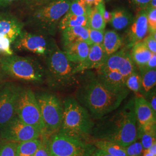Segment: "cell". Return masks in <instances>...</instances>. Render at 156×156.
I'll return each mask as SVG.
<instances>
[{
	"label": "cell",
	"mask_w": 156,
	"mask_h": 156,
	"mask_svg": "<svg viewBox=\"0 0 156 156\" xmlns=\"http://www.w3.org/2000/svg\"><path fill=\"white\" fill-rule=\"evenodd\" d=\"M129 90L113 89L97 75L87 78L78 90V98L94 119H101L120 106Z\"/></svg>",
	"instance_id": "cell-1"
},
{
	"label": "cell",
	"mask_w": 156,
	"mask_h": 156,
	"mask_svg": "<svg viewBox=\"0 0 156 156\" xmlns=\"http://www.w3.org/2000/svg\"><path fill=\"white\" fill-rule=\"evenodd\" d=\"M62 106L63 117L58 132L87 142L94 124L88 111L73 97L66 98Z\"/></svg>",
	"instance_id": "cell-2"
},
{
	"label": "cell",
	"mask_w": 156,
	"mask_h": 156,
	"mask_svg": "<svg viewBox=\"0 0 156 156\" xmlns=\"http://www.w3.org/2000/svg\"><path fill=\"white\" fill-rule=\"evenodd\" d=\"M45 58V79L51 88L66 89L78 83L77 75L73 73L76 64L68 59L56 44Z\"/></svg>",
	"instance_id": "cell-3"
},
{
	"label": "cell",
	"mask_w": 156,
	"mask_h": 156,
	"mask_svg": "<svg viewBox=\"0 0 156 156\" xmlns=\"http://www.w3.org/2000/svg\"><path fill=\"white\" fill-rule=\"evenodd\" d=\"M104 135L99 139L111 140L126 147L138 140L137 123L131 99L113 117Z\"/></svg>",
	"instance_id": "cell-4"
},
{
	"label": "cell",
	"mask_w": 156,
	"mask_h": 156,
	"mask_svg": "<svg viewBox=\"0 0 156 156\" xmlns=\"http://www.w3.org/2000/svg\"><path fill=\"white\" fill-rule=\"evenodd\" d=\"M0 69L9 77L32 83H41L45 79V68L30 57L4 56L0 58Z\"/></svg>",
	"instance_id": "cell-5"
},
{
	"label": "cell",
	"mask_w": 156,
	"mask_h": 156,
	"mask_svg": "<svg viewBox=\"0 0 156 156\" xmlns=\"http://www.w3.org/2000/svg\"><path fill=\"white\" fill-rule=\"evenodd\" d=\"M71 0H56L33 10L31 25L39 33L55 35L61 19L68 12Z\"/></svg>",
	"instance_id": "cell-6"
},
{
	"label": "cell",
	"mask_w": 156,
	"mask_h": 156,
	"mask_svg": "<svg viewBox=\"0 0 156 156\" xmlns=\"http://www.w3.org/2000/svg\"><path fill=\"white\" fill-rule=\"evenodd\" d=\"M39 105L44 132L42 135L50 137L58 132L63 117L62 103L55 94L42 93L36 96Z\"/></svg>",
	"instance_id": "cell-7"
},
{
	"label": "cell",
	"mask_w": 156,
	"mask_h": 156,
	"mask_svg": "<svg viewBox=\"0 0 156 156\" xmlns=\"http://www.w3.org/2000/svg\"><path fill=\"white\" fill-rule=\"evenodd\" d=\"M49 147L50 156H90L95 149L92 144L59 132L49 137Z\"/></svg>",
	"instance_id": "cell-8"
},
{
	"label": "cell",
	"mask_w": 156,
	"mask_h": 156,
	"mask_svg": "<svg viewBox=\"0 0 156 156\" xmlns=\"http://www.w3.org/2000/svg\"><path fill=\"white\" fill-rule=\"evenodd\" d=\"M16 115L24 123L37 128L42 135V123L36 95L29 88H20L17 100Z\"/></svg>",
	"instance_id": "cell-9"
},
{
	"label": "cell",
	"mask_w": 156,
	"mask_h": 156,
	"mask_svg": "<svg viewBox=\"0 0 156 156\" xmlns=\"http://www.w3.org/2000/svg\"><path fill=\"white\" fill-rule=\"evenodd\" d=\"M55 44L56 42L48 35L23 30L13 42L12 48L15 51H30L45 58Z\"/></svg>",
	"instance_id": "cell-10"
},
{
	"label": "cell",
	"mask_w": 156,
	"mask_h": 156,
	"mask_svg": "<svg viewBox=\"0 0 156 156\" xmlns=\"http://www.w3.org/2000/svg\"><path fill=\"white\" fill-rule=\"evenodd\" d=\"M24 24L9 13L0 15V55H13L12 45L22 32Z\"/></svg>",
	"instance_id": "cell-11"
},
{
	"label": "cell",
	"mask_w": 156,
	"mask_h": 156,
	"mask_svg": "<svg viewBox=\"0 0 156 156\" xmlns=\"http://www.w3.org/2000/svg\"><path fill=\"white\" fill-rule=\"evenodd\" d=\"M4 141L20 143L40 138L42 134L39 129L22 122L16 115L0 129Z\"/></svg>",
	"instance_id": "cell-12"
},
{
	"label": "cell",
	"mask_w": 156,
	"mask_h": 156,
	"mask_svg": "<svg viewBox=\"0 0 156 156\" xmlns=\"http://www.w3.org/2000/svg\"><path fill=\"white\" fill-rule=\"evenodd\" d=\"M20 87L6 83L0 88V129L15 117Z\"/></svg>",
	"instance_id": "cell-13"
},
{
	"label": "cell",
	"mask_w": 156,
	"mask_h": 156,
	"mask_svg": "<svg viewBox=\"0 0 156 156\" xmlns=\"http://www.w3.org/2000/svg\"><path fill=\"white\" fill-rule=\"evenodd\" d=\"M137 69L131 59L130 53L126 49L119 50L108 56L98 71H115L120 73L126 80L128 76Z\"/></svg>",
	"instance_id": "cell-14"
},
{
	"label": "cell",
	"mask_w": 156,
	"mask_h": 156,
	"mask_svg": "<svg viewBox=\"0 0 156 156\" xmlns=\"http://www.w3.org/2000/svg\"><path fill=\"white\" fill-rule=\"evenodd\" d=\"M134 102L138 136L144 131L156 127V115L154 113L148 101L142 95H136Z\"/></svg>",
	"instance_id": "cell-15"
},
{
	"label": "cell",
	"mask_w": 156,
	"mask_h": 156,
	"mask_svg": "<svg viewBox=\"0 0 156 156\" xmlns=\"http://www.w3.org/2000/svg\"><path fill=\"white\" fill-rule=\"evenodd\" d=\"M148 33L147 12L140 10L128 27L126 35L127 48H131L135 44L142 41Z\"/></svg>",
	"instance_id": "cell-16"
},
{
	"label": "cell",
	"mask_w": 156,
	"mask_h": 156,
	"mask_svg": "<svg viewBox=\"0 0 156 156\" xmlns=\"http://www.w3.org/2000/svg\"><path fill=\"white\" fill-rule=\"evenodd\" d=\"M108 56L102 45L93 44L90 46L87 58L83 62L75 66L73 73L77 75L90 69H97L104 64Z\"/></svg>",
	"instance_id": "cell-17"
},
{
	"label": "cell",
	"mask_w": 156,
	"mask_h": 156,
	"mask_svg": "<svg viewBox=\"0 0 156 156\" xmlns=\"http://www.w3.org/2000/svg\"><path fill=\"white\" fill-rule=\"evenodd\" d=\"M90 46L84 41H78L63 48V51L68 59L75 64H78L87 58Z\"/></svg>",
	"instance_id": "cell-18"
},
{
	"label": "cell",
	"mask_w": 156,
	"mask_h": 156,
	"mask_svg": "<svg viewBox=\"0 0 156 156\" xmlns=\"http://www.w3.org/2000/svg\"><path fill=\"white\" fill-rule=\"evenodd\" d=\"M62 43L63 48L78 41H84L91 45L87 27H73L62 30Z\"/></svg>",
	"instance_id": "cell-19"
},
{
	"label": "cell",
	"mask_w": 156,
	"mask_h": 156,
	"mask_svg": "<svg viewBox=\"0 0 156 156\" xmlns=\"http://www.w3.org/2000/svg\"><path fill=\"white\" fill-rule=\"evenodd\" d=\"M131 49L129 53L135 65L140 70L145 68L153 53L147 49L142 41L135 44Z\"/></svg>",
	"instance_id": "cell-20"
},
{
	"label": "cell",
	"mask_w": 156,
	"mask_h": 156,
	"mask_svg": "<svg viewBox=\"0 0 156 156\" xmlns=\"http://www.w3.org/2000/svg\"><path fill=\"white\" fill-rule=\"evenodd\" d=\"M111 14L109 23L113 28L118 31L128 28L134 20L132 13L124 8L116 9L111 12Z\"/></svg>",
	"instance_id": "cell-21"
},
{
	"label": "cell",
	"mask_w": 156,
	"mask_h": 156,
	"mask_svg": "<svg viewBox=\"0 0 156 156\" xmlns=\"http://www.w3.org/2000/svg\"><path fill=\"white\" fill-rule=\"evenodd\" d=\"M97 76L108 86L119 90L128 89L126 86V79L120 73L115 71L97 70Z\"/></svg>",
	"instance_id": "cell-22"
},
{
	"label": "cell",
	"mask_w": 156,
	"mask_h": 156,
	"mask_svg": "<svg viewBox=\"0 0 156 156\" xmlns=\"http://www.w3.org/2000/svg\"><path fill=\"white\" fill-rule=\"evenodd\" d=\"M123 44L122 37L114 30L105 31L102 46L108 56L116 52Z\"/></svg>",
	"instance_id": "cell-23"
},
{
	"label": "cell",
	"mask_w": 156,
	"mask_h": 156,
	"mask_svg": "<svg viewBox=\"0 0 156 156\" xmlns=\"http://www.w3.org/2000/svg\"><path fill=\"white\" fill-rule=\"evenodd\" d=\"M106 11L104 2L91 8L88 15L89 26L90 28L105 30L106 23L104 19V13Z\"/></svg>",
	"instance_id": "cell-24"
},
{
	"label": "cell",
	"mask_w": 156,
	"mask_h": 156,
	"mask_svg": "<svg viewBox=\"0 0 156 156\" xmlns=\"http://www.w3.org/2000/svg\"><path fill=\"white\" fill-rule=\"evenodd\" d=\"M140 71L141 75L140 95L146 98L151 91L156 88V69L144 68Z\"/></svg>",
	"instance_id": "cell-25"
},
{
	"label": "cell",
	"mask_w": 156,
	"mask_h": 156,
	"mask_svg": "<svg viewBox=\"0 0 156 156\" xmlns=\"http://www.w3.org/2000/svg\"><path fill=\"white\" fill-rule=\"evenodd\" d=\"M95 148L105 151L113 156H127L125 147L109 140L98 139L93 141Z\"/></svg>",
	"instance_id": "cell-26"
},
{
	"label": "cell",
	"mask_w": 156,
	"mask_h": 156,
	"mask_svg": "<svg viewBox=\"0 0 156 156\" xmlns=\"http://www.w3.org/2000/svg\"><path fill=\"white\" fill-rule=\"evenodd\" d=\"M88 27V17L86 16H77L67 12L62 17L58 24V30L62 31L65 28L73 27Z\"/></svg>",
	"instance_id": "cell-27"
},
{
	"label": "cell",
	"mask_w": 156,
	"mask_h": 156,
	"mask_svg": "<svg viewBox=\"0 0 156 156\" xmlns=\"http://www.w3.org/2000/svg\"><path fill=\"white\" fill-rule=\"evenodd\" d=\"M41 142V138L30 140L18 143L16 156H34Z\"/></svg>",
	"instance_id": "cell-28"
},
{
	"label": "cell",
	"mask_w": 156,
	"mask_h": 156,
	"mask_svg": "<svg viewBox=\"0 0 156 156\" xmlns=\"http://www.w3.org/2000/svg\"><path fill=\"white\" fill-rule=\"evenodd\" d=\"M91 8L84 0H73L68 12L77 16H88Z\"/></svg>",
	"instance_id": "cell-29"
},
{
	"label": "cell",
	"mask_w": 156,
	"mask_h": 156,
	"mask_svg": "<svg viewBox=\"0 0 156 156\" xmlns=\"http://www.w3.org/2000/svg\"><path fill=\"white\" fill-rule=\"evenodd\" d=\"M126 87L133 91L136 95H140L141 87V75L137 69L131 73L126 80Z\"/></svg>",
	"instance_id": "cell-30"
},
{
	"label": "cell",
	"mask_w": 156,
	"mask_h": 156,
	"mask_svg": "<svg viewBox=\"0 0 156 156\" xmlns=\"http://www.w3.org/2000/svg\"><path fill=\"white\" fill-rule=\"evenodd\" d=\"M156 127L149 130L144 131L138 136V139H140V144L143 149L149 148L151 146L156 142Z\"/></svg>",
	"instance_id": "cell-31"
},
{
	"label": "cell",
	"mask_w": 156,
	"mask_h": 156,
	"mask_svg": "<svg viewBox=\"0 0 156 156\" xmlns=\"http://www.w3.org/2000/svg\"><path fill=\"white\" fill-rule=\"evenodd\" d=\"M90 41L91 45H102L105 30H98L87 27Z\"/></svg>",
	"instance_id": "cell-32"
},
{
	"label": "cell",
	"mask_w": 156,
	"mask_h": 156,
	"mask_svg": "<svg viewBox=\"0 0 156 156\" xmlns=\"http://www.w3.org/2000/svg\"><path fill=\"white\" fill-rule=\"evenodd\" d=\"M18 143L5 141L0 146V156H16V148Z\"/></svg>",
	"instance_id": "cell-33"
},
{
	"label": "cell",
	"mask_w": 156,
	"mask_h": 156,
	"mask_svg": "<svg viewBox=\"0 0 156 156\" xmlns=\"http://www.w3.org/2000/svg\"><path fill=\"white\" fill-rule=\"evenodd\" d=\"M148 32L150 34H156V8L146 10Z\"/></svg>",
	"instance_id": "cell-34"
},
{
	"label": "cell",
	"mask_w": 156,
	"mask_h": 156,
	"mask_svg": "<svg viewBox=\"0 0 156 156\" xmlns=\"http://www.w3.org/2000/svg\"><path fill=\"white\" fill-rule=\"evenodd\" d=\"M125 149L127 156H142L144 151L140 142L137 140L125 147Z\"/></svg>",
	"instance_id": "cell-35"
},
{
	"label": "cell",
	"mask_w": 156,
	"mask_h": 156,
	"mask_svg": "<svg viewBox=\"0 0 156 156\" xmlns=\"http://www.w3.org/2000/svg\"><path fill=\"white\" fill-rule=\"evenodd\" d=\"M41 142L34 156H50L49 147V138L41 136Z\"/></svg>",
	"instance_id": "cell-36"
},
{
	"label": "cell",
	"mask_w": 156,
	"mask_h": 156,
	"mask_svg": "<svg viewBox=\"0 0 156 156\" xmlns=\"http://www.w3.org/2000/svg\"><path fill=\"white\" fill-rule=\"evenodd\" d=\"M156 34H149L142 40L147 49L152 53L156 54Z\"/></svg>",
	"instance_id": "cell-37"
},
{
	"label": "cell",
	"mask_w": 156,
	"mask_h": 156,
	"mask_svg": "<svg viewBox=\"0 0 156 156\" xmlns=\"http://www.w3.org/2000/svg\"><path fill=\"white\" fill-rule=\"evenodd\" d=\"M56 0H24L27 6L32 11L39 6L45 5L48 3Z\"/></svg>",
	"instance_id": "cell-38"
},
{
	"label": "cell",
	"mask_w": 156,
	"mask_h": 156,
	"mask_svg": "<svg viewBox=\"0 0 156 156\" xmlns=\"http://www.w3.org/2000/svg\"><path fill=\"white\" fill-rule=\"evenodd\" d=\"M145 99H146V100L148 101V102L149 103L154 113L156 115V88L151 91V93L148 95V96Z\"/></svg>",
	"instance_id": "cell-39"
},
{
	"label": "cell",
	"mask_w": 156,
	"mask_h": 156,
	"mask_svg": "<svg viewBox=\"0 0 156 156\" xmlns=\"http://www.w3.org/2000/svg\"><path fill=\"white\" fill-rule=\"evenodd\" d=\"M139 11L145 9L151 0H129Z\"/></svg>",
	"instance_id": "cell-40"
},
{
	"label": "cell",
	"mask_w": 156,
	"mask_h": 156,
	"mask_svg": "<svg viewBox=\"0 0 156 156\" xmlns=\"http://www.w3.org/2000/svg\"><path fill=\"white\" fill-rule=\"evenodd\" d=\"M145 68L146 69H156V54L153 53L151 58L147 62Z\"/></svg>",
	"instance_id": "cell-41"
},
{
	"label": "cell",
	"mask_w": 156,
	"mask_h": 156,
	"mask_svg": "<svg viewBox=\"0 0 156 156\" xmlns=\"http://www.w3.org/2000/svg\"><path fill=\"white\" fill-rule=\"evenodd\" d=\"M90 156H113L105 153L104 151H101L100 149L95 148L94 151L92 153Z\"/></svg>",
	"instance_id": "cell-42"
},
{
	"label": "cell",
	"mask_w": 156,
	"mask_h": 156,
	"mask_svg": "<svg viewBox=\"0 0 156 156\" xmlns=\"http://www.w3.org/2000/svg\"><path fill=\"white\" fill-rule=\"evenodd\" d=\"M89 5L93 7L104 2V0H84Z\"/></svg>",
	"instance_id": "cell-43"
},
{
	"label": "cell",
	"mask_w": 156,
	"mask_h": 156,
	"mask_svg": "<svg viewBox=\"0 0 156 156\" xmlns=\"http://www.w3.org/2000/svg\"><path fill=\"white\" fill-rule=\"evenodd\" d=\"M20 0H0V7H6Z\"/></svg>",
	"instance_id": "cell-44"
},
{
	"label": "cell",
	"mask_w": 156,
	"mask_h": 156,
	"mask_svg": "<svg viewBox=\"0 0 156 156\" xmlns=\"http://www.w3.org/2000/svg\"><path fill=\"white\" fill-rule=\"evenodd\" d=\"M153 8H156V0H151L146 7L145 9L148 10Z\"/></svg>",
	"instance_id": "cell-45"
},
{
	"label": "cell",
	"mask_w": 156,
	"mask_h": 156,
	"mask_svg": "<svg viewBox=\"0 0 156 156\" xmlns=\"http://www.w3.org/2000/svg\"><path fill=\"white\" fill-rule=\"evenodd\" d=\"M142 156H156V155L153 154L151 151L147 149H145L143 151Z\"/></svg>",
	"instance_id": "cell-46"
},
{
	"label": "cell",
	"mask_w": 156,
	"mask_h": 156,
	"mask_svg": "<svg viewBox=\"0 0 156 156\" xmlns=\"http://www.w3.org/2000/svg\"><path fill=\"white\" fill-rule=\"evenodd\" d=\"M5 141H4V140L2 138V137H1V131H0V146H1V145H2L4 142H5Z\"/></svg>",
	"instance_id": "cell-47"
},
{
	"label": "cell",
	"mask_w": 156,
	"mask_h": 156,
	"mask_svg": "<svg viewBox=\"0 0 156 156\" xmlns=\"http://www.w3.org/2000/svg\"><path fill=\"white\" fill-rule=\"evenodd\" d=\"M3 76H4V73L1 71V70L0 69V82H1V81L2 80Z\"/></svg>",
	"instance_id": "cell-48"
}]
</instances>
